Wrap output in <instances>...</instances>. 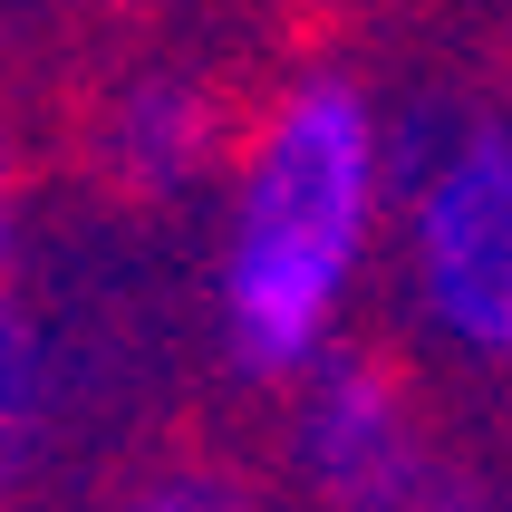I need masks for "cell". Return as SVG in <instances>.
<instances>
[{"label":"cell","instance_id":"obj_1","mask_svg":"<svg viewBox=\"0 0 512 512\" xmlns=\"http://www.w3.org/2000/svg\"><path fill=\"white\" fill-rule=\"evenodd\" d=\"M406 126L368 78L300 68L242 116L213 213V339L232 377L300 387L348 348V319L387 271Z\"/></svg>","mask_w":512,"mask_h":512},{"label":"cell","instance_id":"obj_2","mask_svg":"<svg viewBox=\"0 0 512 512\" xmlns=\"http://www.w3.org/2000/svg\"><path fill=\"white\" fill-rule=\"evenodd\" d=\"M387 290H397V319L426 358L512 377V126L503 116L406 126Z\"/></svg>","mask_w":512,"mask_h":512},{"label":"cell","instance_id":"obj_3","mask_svg":"<svg viewBox=\"0 0 512 512\" xmlns=\"http://www.w3.org/2000/svg\"><path fill=\"white\" fill-rule=\"evenodd\" d=\"M281 455L319 512H474L426 387L368 348H339L290 387Z\"/></svg>","mask_w":512,"mask_h":512},{"label":"cell","instance_id":"obj_4","mask_svg":"<svg viewBox=\"0 0 512 512\" xmlns=\"http://www.w3.org/2000/svg\"><path fill=\"white\" fill-rule=\"evenodd\" d=\"M232 145H242L232 97L184 58H145V68L107 78V97L87 107V165L126 203H184L203 184H223Z\"/></svg>","mask_w":512,"mask_h":512},{"label":"cell","instance_id":"obj_5","mask_svg":"<svg viewBox=\"0 0 512 512\" xmlns=\"http://www.w3.org/2000/svg\"><path fill=\"white\" fill-rule=\"evenodd\" d=\"M49 426H58V358L39 339V319L0 290V503L49 455Z\"/></svg>","mask_w":512,"mask_h":512},{"label":"cell","instance_id":"obj_6","mask_svg":"<svg viewBox=\"0 0 512 512\" xmlns=\"http://www.w3.org/2000/svg\"><path fill=\"white\" fill-rule=\"evenodd\" d=\"M107 512H261V493L252 474H232L213 455H174V464H145Z\"/></svg>","mask_w":512,"mask_h":512},{"label":"cell","instance_id":"obj_7","mask_svg":"<svg viewBox=\"0 0 512 512\" xmlns=\"http://www.w3.org/2000/svg\"><path fill=\"white\" fill-rule=\"evenodd\" d=\"M20 242H29V165H20V136L0 116V290L20 271Z\"/></svg>","mask_w":512,"mask_h":512},{"label":"cell","instance_id":"obj_8","mask_svg":"<svg viewBox=\"0 0 512 512\" xmlns=\"http://www.w3.org/2000/svg\"><path fill=\"white\" fill-rule=\"evenodd\" d=\"M474 512H512V493H503V503H474Z\"/></svg>","mask_w":512,"mask_h":512},{"label":"cell","instance_id":"obj_9","mask_svg":"<svg viewBox=\"0 0 512 512\" xmlns=\"http://www.w3.org/2000/svg\"><path fill=\"white\" fill-rule=\"evenodd\" d=\"M503 387H512V377H503Z\"/></svg>","mask_w":512,"mask_h":512}]
</instances>
